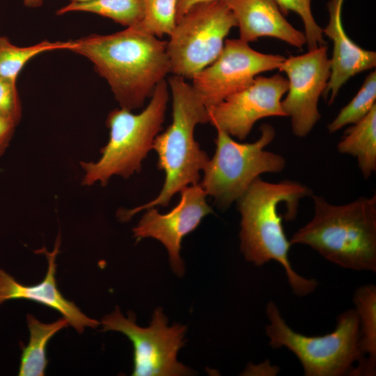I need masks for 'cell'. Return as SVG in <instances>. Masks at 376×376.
<instances>
[{"label":"cell","mask_w":376,"mask_h":376,"mask_svg":"<svg viewBox=\"0 0 376 376\" xmlns=\"http://www.w3.org/2000/svg\"><path fill=\"white\" fill-rule=\"evenodd\" d=\"M15 126L0 118V157L6 150L14 134Z\"/></svg>","instance_id":"26"},{"label":"cell","mask_w":376,"mask_h":376,"mask_svg":"<svg viewBox=\"0 0 376 376\" xmlns=\"http://www.w3.org/2000/svg\"><path fill=\"white\" fill-rule=\"evenodd\" d=\"M214 0H178L177 3V22L194 6L204 2Z\"/></svg>","instance_id":"27"},{"label":"cell","mask_w":376,"mask_h":376,"mask_svg":"<svg viewBox=\"0 0 376 376\" xmlns=\"http://www.w3.org/2000/svg\"><path fill=\"white\" fill-rule=\"evenodd\" d=\"M260 130V137L252 143L236 141L217 130L215 152L205 166L199 183L221 210L236 202L260 175L281 173L285 167L283 156L265 149L275 138L274 127L264 123Z\"/></svg>","instance_id":"7"},{"label":"cell","mask_w":376,"mask_h":376,"mask_svg":"<svg viewBox=\"0 0 376 376\" xmlns=\"http://www.w3.org/2000/svg\"><path fill=\"white\" fill-rule=\"evenodd\" d=\"M103 331L123 333L134 345L133 376H182L193 371L177 360L179 350L185 345L186 327L180 324L168 326L162 308L153 313L148 327L136 324L133 312L125 318L117 306L101 321Z\"/></svg>","instance_id":"9"},{"label":"cell","mask_w":376,"mask_h":376,"mask_svg":"<svg viewBox=\"0 0 376 376\" xmlns=\"http://www.w3.org/2000/svg\"><path fill=\"white\" fill-rule=\"evenodd\" d=\"M70 51L91 61L120 107L131 111L141 107L171 72L167 42L139 22L114 33L75 40Z\"/></svg>","instance_id":"1"},{"label":"cell","mask_w":376,"mask_h":376,"mask_svg":"<svg viewBox=\"0 0 376 376\" xmlns=\"http://www.w3.org/2000/svg\"><path fill=\"white\" fill-rule=\"evenodd\" d=\"M93 0H70V2H86Z\"/></svg>","instance_id":"30"},{"label":"cell","mask_w":376,"mask_h":376,"mask_svg":"<svg viewBox=\"0 0 376 376\" xmlns=\"http://www.w3.org/2000/svg\"><path fill=\"white\" fill-rule=\"evenodd\" d=\"M266 335L272 348L285 347L298 358L306 376L351 375L363 357L360 350L359 316L355 309L343 312L335 329L326 335L308 336L295 331L282 318L276 304L266 306Z\"/></svg>","instance_id":"6"},{"label":"cell","mask_w":376,"mask_h":376,"mask_svg":"<svg viewBox=\"0 0 376 376\" xmlns=\"http://www.w3.org/2000/svg\"><path fill=\"white\" fill-rule=\"evenodd\" d=\"M337 150L357 159L366 179L376 171V104L363 118L345 130Z\"/></svg>","instance_id":"18"},{"label":"cell","mask_w":376,"mask_h":376,"mask_svg":"<svg viewBox=\"0 0 376 376\" xmlns=\"http://www.w3.org/2000/svg\"><path fill=\"white\" fill-rule=\"evenodd\" d=\"M82 11L95 13L127 27L139 23L143 17V0H93L70 2L61 8L57 15Z\"/></svg>","instance_id":"21"},{"label":"cell","mask_w":376,"mask_h":376,"mask_svg":"<svg viewBox=\"0 0 376 376\" xmlns=\"http://www.w3.org/2000/svg\"><path fill=\"white\" fill-rule=\"evenodd\" d=\"M168 85L172 95V123L155 137L152 146L158 157L157 167L165 173L162 189L148 203L119 210L117 217L122 221L148 208L167 206L175 194L199 183L200 172L209 160L194 139L196 126L208 123L207 108L185 78L173 75L169 78Z\"/></svg>","instance_id":"3"},{"label":"cell","mask_w":376,"mask_h":376,"mask_svg":"<svg viewBox=\"0 0 376 376\" xmlns=\"http://www.w3.org/2000/svg\"><path fill=\"white\" fill-rule=\"evenodd\" d=\"M288 77L287 95L281 101L286 116L290 117L293 134L308 135L319 121L318 101L331 74L330 58L326 45L284 59L279 68Z\"/></svg>","instance_id":"11"},{"label":"cell","mask_w":376,"mask_h":376,"mask_svg":"<svg viewBox=\"0 0 376 376\" xmlns=\"http://www.w3.org/2000/svg\"><path fill=\"white\" fill-rule=\"evenodd\" d=\"M223 1L236 20L240 40L249 43L271 37L299 49L306 44L304 33L286 20L274 0Z\"/></svg>","instance_id":"16"},{"label":"cell","mask_w":376,"mask_h":376,"mask_svg":"<svg viewBox=\"0 0 376 376\" xmlns=\"http://www.w3.org/2000/svg\"><path fill=\"white\" fill-rule=\"evenodd\" d=\"M285 57L253 49L239 39L225 40L210 65L192 77V86L207 108L249 86L260 73L279 69Z\"/></svg>","instance_id":"10"},{"label":"cell","mask_w":376,"mask_h":376,"mask_svg":"<svg viewBox=\"0 0 376 376\" xmlns=\"http://www.w3.org/2000/svg\"><path fill=\"white\" fill-rule=\"evenodd\" d=\"M180 193L178 204L168 213H159L155 207L145 210L132 231L137 240L152 237L162 242L168 251L172 269L182 276L185 272L180 256L182 240L213 211L206 201L207 194L200 183L187 186Z\"/></svg>","instance_id":"13"},{"label":"cell","mask_w":376,"mask_h":376,"mask_svg":"<svg viewBox=\"0 0 376 376\" xmlns=\"http://www.w3.org/2000/svg\"><path fill=\"white\" fill-rule=\"evenodd\" d=\"M258 371L256 375H275L279 372V368L277 367L274 368L269 365V362H264L259 366L256 367L251 366L247 368L246 373H250L249 375H253L254 372Z\"/></svg>","instance_id":"28"},{"label":"cell","mask_w":376,"mask_h":376,"mask_svg":"<svg viewBox=\"0 0 376 376\" xmlns=\"http://www.w3.org/2000/svg\"><path fill=\"white\" fill-rule=\"evenodd\" d=\"M168 86L165 79L158 83L149 104L139 113L121 107L109 112L107 118L109 139L100 150V157L96 162H80L84 171L82 185L99 182L105 186L113 175L128 178L141 171L164 121Z\"/></svg>","instance_id":"5"},{"label":"cell","mask_w":376,"mask_h":376,"mask_svg":"<svg viewBox=\"0 0 376 376\" xmlns=\"http://www.w3.org/2000/svg\"><path fill=\"white\" fill-rule=\"evenodd\" d=\"M314 216L290 238L343 268L376 272V195L334 205L312 196Z\"/></svg>","instance_id":"4"},{"label":"cell","mask_w":376,"mask_h":376,"mask_svg":"<svg viewBox=\"0 0 376 376\" xmlns=\"http://www.w3.org/2000/svg\"><path fill=\"white\" fill-rule=\"evenodd\" d=\"M75 40L51 42L44 40L29 47H17L5 36H0V77L16 81L26 63L41 53L56 50H70Z\"/></svg>","instance_id":"20"},{"label":"cell","mask_w":376,"mask_h":376,"mask_svg":"<svg viewBox=\"0 0 376 376\" xmlns=\"http://www.w3.org/2000/svg\"><path fill=\"white\" fill-rule=\"evenodd\" d=\"M178 0H143L141 26L156 37L170 36L176 24Z\"/></svg>","instance_id":"23"},{"label":"cell","mask_w":376,"mask_h":376,"mask_svg":"<svg viewBox=\"0 0 376 376\" xmlns=\"http://www.w3.org/2000/svg\"><path fill=\"white\" fill-rule=\"evenodd\" d=\"M61 245L60 235L56 238L54 248L49 252L43 247L37 253H42L47 258L48 267L47 274L40 283L24 285L15 280L5 270L0 269V304L17 299H25L38 302L58 311L68 324L81 334L85 327L96 328L100 322L84 314L74 302L67 300L57 288L56 282V258Z\"/></svg>","instance_id":"14"},{"label":"cell","mask_w":376,"mask_h":376,"mask_svg":"<svg viewBox=\"0 0 376 376\" xmlns=\"http://www.w3.org/2000/svg\"><path fill=\"white\" fill-rule=\"evenodd\" d=\"M283 14L292 11L302 19L306 44L308 50L325 45L322 29L315 22L311 12V0H274Z\"/></svg>","instance_id":"24"},{"label":"cell","mask_w":376,"mask_h":376,"mask_svg":"<svg viewBox=\"0 0 376 376\" xmlns=\"http://www.w3.org/2000/svg\"><path fill=\"white\" fill-rule=\"evenodd\" d=\"M21 117L22 107L16 81L0 77V118L16 127Z\"/></svg>","instance_id":"25"},{"label":"cell","mask_w":376,"mask_h":376,"mask_svg":"<svg viewBox=\"0 0 376 376\" xmlns=\"http://www.w3.org/2000/svg\"><path fill=\"white\" fill-rule=\"evenodd\" d=\"M312 190L306 185L290 180L270 182L256 178L236 201L241 215L240 250L245 259L256 266L271 260L285 270L292 292L299 297L312 293L318 287L315 279L298 274L289 260L291 246L283 226L285 214L279 207L287 205L297 214L299 201L311 196Z\"/></svg>","instance_id":"2"},{"label":"cell","mask_w":376,"mask_h":376,"mask_svg":"<svg viewBox=\"0 0 376 376\" xmlns=\"http://www.w3.org/2000/svg\"><path fill=\"white\" fill-rule=\"evenodd\" d=\"M353 302L359 320L360 350L363 359L352 376L375 375L376 373V286L366 284L354 291Z\"/></svg>","instance_id":"17"},{"label":"cell","mask_w":376,"mask_h":376,"mask_svg":"<svg viewBox=\"0 0 376 376\" xmlns=\"http://www.w3.org/2000/svg\"><path fill=\"white\" fill-rule=\"evenodd\" d=\"M376 71L366 77L352 100L342 108L336 118L327 125L329 133H335L343 127L356 123L376 104Z\"/></svg>","instance_id":"22"},{"label":"cell","mask_w":376,"mask_h":376,"mask_svg":"<svg viewBox=\"0 0 376 376\" xmlns=\"http://www.w3.org/2000/svg\"><path fill=\"white\" fill-rule=\"evenodd\" d=\"M235 26L236 20L223 0L192 7L177 22L167 42L171 72L192 79L219 56Z\"/></svg>","instance_id":"8"},{"label":"cell","mask_w":376,"mask_h":376,"mask_svg":"<svg viewBox=\"0 0 376 376\" xmlns=\"http://www.w3.org/2000/svg\"><path fill=\"white\" fill-rule=\"evenodd\" d=\"M288 88V79L281 75L257 76L244 89L208 107V123L217 130L243 141L259 120L286 117L281 101Z\"/></svg>","instance_id":"12"},{"label":"cell","mask_w":376,"mask_h":376,"mask_svg":"<svg viewBox=\"0 0 376 376\" xmlns=\"http://www.w3.org/2000/svg\"><path fill=\"white\" fill-rule=\"evenodd\" d=\"M26 320L30 338L22 350L19 375L43 376L47 365L46 345L55 334L69 324L63 317L52 323H43L31 314L27 315Z\"/></svg>","instance_id":"19"},{"label":"cell","mask_w":376,"mask_h":376,"mask_svg":"<svg viewBox=\"0 0 376 376\" xmlns=\"http://www.w3.org/2000/svg\"><path fill=\"white\" fill-rule=\"evenodd\" d=\"M343 2L344 0L329 1V22L322 29L323 34L333 42L330 77L322 94L325 100L328 98L329 105L351 77L376 65V53L361 48L347 35L342 22Z\"/></svg>","instance_id":"15"},{"label":"cell","mask_w":376,"mask_h":376,"mask_svg":"<svg viewBox=\"0 0 376 376\" xmlns=\"http://www.w3.org/2000/svg\"><path fill=\"white\" fill-rule=\"evenodd\" d=\"M24 5L29 8H38L42 6L44 0H22Z\"/></svg>","instance_id":"29"}]
</instances>
